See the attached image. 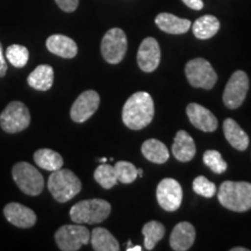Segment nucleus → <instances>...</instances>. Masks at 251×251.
<instances>
[{
	"label": "nucleus",
	"mask_w": 251,
	"mask_h": 251,
	"mask_svg": "<svg viewBox=\"0 0 251 251\" xmlns=\"http://www.w3.org/2000/svg\"><path fill=\"white\" fill-rule=\"evenodd\" d=\"M155 107L148 92H136L128 98L122 108V121L129 129L140 130L151 124Z\"/></svg>",
	"instance_id": "f257e3e1"
},
{
	"label": "nucleus",
	"mask_w": 251,
	"mask_h": 251,
	"mask_svg": "<svg viewBox=\"0 0 251 251\" xmlns=\"http://www.w3.org/2000/svg\"><path fill=\"white\" fill-rule=\"evenodd\" d=\"M219 201L227 209L247 212L251 208V183L247 181H224L218 192Z\"/></svg>",
	"instance_id": "f03ea898"
},
{
	"label": "nucleus",
	"mask_w": 251,
	"mask_h": 251,
	"mask_svg": "<svg viewBox=\"0 0 251 251\" xmlns=\"http://www.w3.org/2000/svg\"><path fill=\"white\" fill-rule=\"evenodd\" d=\"M111 203L102 199H89L77 202L70 209V218L75 224L97 225L105 221L111 214Z\"/></svg>",
	"instance_id": "7ed1b4c3"
},
{
	"label": "nucleus",
	"mask_w": 251,
	"mask_h": 251,
	"mask_svg": "<svg viewBox=\"0 0 251 251\" xmlns=\"http://www.w3.org/2000/svg\"><path fill=\"white\" fill-rule=\"evenodd\" d=\"M48 188L58 202H67L75 198L81 190V181L68 169H58L49 176Z\"/></svg>",
	"instance_id": "20e7f679"
},
{
	"label": "nucleus",
	"mask_w": 251,
	"mask_h": 251,
	"mask_svg": "<svg viewBox=\"0 0 251 251\" xmlns=\"http://www.w3.org/2000/svg\"><path fill=\"white\" fill-rule=\"evenodd\" d=\"M12 177L18 187L30 197L39 196L45 188L43 176L35 166L27 162L17 163L12 169Z\"/></svg>",
	"instance_id": "39448f33"
},
{
	"label": "nucleus",
	"mask_w": 251,
	"mask_h": 251,
	"mask_svg": "<svg viewBox=\"0 0 251 251\" xmlns=\"http://www.w3.org/2000/svg\"><path fill=\"white\" fill-rule=\"evenodd\" d=\"M185 74L188 83L193 87L211 90L218 80V75L211 63L203 58H193L187 62L185 67Z\"/></svg>",
	"instance_id": "423d86ee"
},
{
	"label": "nucleus",
	"mask_w": 251,
	"mask_h": 251,
	"mask_svg": "<svg viewBox=\"0 0 251 251\" xmlns=\"http://www.w3.org/2000/svg\"><path fill=\"white\" fill-rule=\"evenodd\" d=\"M91 233L85 226L75 224L65 225L56 231L55 241L59 250L77 251L90 242Z\"/></svg>",
	"instance_id": "0eeeda50"
},
{
	"label": "nucleus",
	"mask_w": 251,
	"mask_h": 251,
	"mask_svg": "<svg viewBox=\"0 0 251 251\" xmlns=\"http://www.w3.org/2000/svg\"><path fill=\"white\" fill-rule=\"evenodd\" d=\"M30 124V114L28 107L21 101L9 102L0 114V126L8 134L20 133Z\"/></svg>",
	"instance_id": "6e6552de"
},
{
	"label": "nucleus",
	"mask_w": 251,
	"mask_h": 251,
	"mask_svg": "<svg viewBox=\"0 0 251 251\" xmlns=\"http://www.w3.org/2000/svg\"><path fill=\"white\" fill-rule=\"evenodd\" d=\"M127 36L120 28H112L101 40V55L109 64L120 63L127 52Z\"/></svg>",
	"instance_id": "1a4fd4ad"
},
{
	"label": "nucleus",
	"mask_w": 251,
	"mask_h": 251,
	"mask_svg": "<svg viewBox=\"0 0 251 251\" xmlns=\"http://www.w3.org/2000/svg\"><path fill=\"white\" fill-rule=\"evenodd\" d=\"M249 90V77L244 71H235L229 78L224 92L226 107L235 109L242 105Z\"/></svg>",
	"instance_id": "9d476101"
},
{
	"label": "nucleus",
	"mask_w": 251,
	"mask_h": 251,
	"mask_svg": "<svg viewBox=\"0 0 251 251\" xmlns=\"http://www.w3.org/2000/svg\"><path fill=\"white\" fill-rule=\"evenodd\" d=\"M157 201L163 209L175 212L179 208L183 200V190L179 181L172 178H165L158 184L156 191Z\"/></svg>",
	"instance_id": "9b49d317"
},
{
	"label": "nucleus",
	"mask_w": 251,
	"mask_h": 251,
	"mask_svg": "<svg viewBox=\"0 0 251 251\" xmlns=\"http://www.w3.org/2000/svg\"><path fill=\"white\" fill-rule=\"evenodd\" d=\"M100 105V97L98 92L93 90H87L76 99L70 111L72 121L77 124H83L89 120L97 112Z\"/></svg>",
	"instance_id": "f8f14e48"
},
{
	"label": "nucleus",
	"mask_w": 251,
	"mask_h": 251,
	"mask_svg": "<svg viewBox=\"0 0 251 251\" xmlns=\"http://www.w3.org/2000/svg\"><path fill=\"white\" fill-rule=\"evenodd\" d=\"M161 62V49L153 37H147L140 45L137 51V64L144 72H152Z\"/></svg>",
	"instance_id": "ddd939ff"
},
{
	"label": "nucleus",
	"mask_w": 251,
	"mask_h": 251,
	"mask_svg": "<svg viewBox=\"0 0 251 251\" xmlns=\"http://www.w3.org/2000/svg\"><path fill=\"white\" fill-rule=\"evenodd\" d=\"M186 114L191 124L205 133H212L218 128L219 124L215 115L199 103H190L186 107Z\"/></svg>",
	"instance_id": "4468645a"
},
{
	"label": "nucleus",
	"mask_w": 251,
	"mask_h": 251,
	"mask_svg": "<svg viewBox=\"0 0 251 251\" xmlns=\"http://www.w3.org/2000/svg\"><path fill=\"white\" fill-rule=\"evenodd\" d=\"M4 215L9 224L18 228H30L36 224V214L29 207L19 202H9L5 206Z\"/></svg>",
	"instance_id": "2eb2a0df"
},
{
	"label": "nucleus",
	"mask_w": 251,
	"mask_h": 251,
	"mask_svg": "<svg viewBox=\"0 0 251 251\" xmlns=\"http://www.w3.org/2000/svg\"><path fill=\"white\" fill-rule=\"evenodd\" d=\"M196 240V229L190 222H179L176 225L170 236V247L175 251L190 250Z\"/></svg>",
	"instance_id": "dca6fc26"
},
{
	"label": "nucleus",
	"mask_w": 251,
	"mask_h": 251,
	"mask_svg": "<svg viewBox=\"0 0 251 251\" xmlns=\"http://www.w3.org/2000/svg\"><path fill=\"white\" fill-rule=\"evenodd\" d=\"M46 46L51 54L62 58H74L78 52L77 43L70 37L62 35V34L49 36L47 39Z\"/></svg>",
	"instance_id": "f3484780"
},
{
	"label": "nucleus",
	"mask_w": 251,
	"mask_h": 251,
	"mask_svg": "<svg viewBox=\"0 0 251 251\" xmlns=\"http://www.w3.org/2000/svg\"><path fill=\"white\" fill-rule=\"evenodd\" d=\"M196 143L191 135L185 130H179L176 134L172 144V153L175 158L179 162H190L196 156Z\"/></svg>",
	"instance_id": "a211bd4d"
},
{
	"label": "nucleus",
	"mask_w": 251,
	"mask_h": 251,
	"mask_svg": "<svg viewBox=\"0 0 251 251\" xmlns=\"http://www.w3.org/2000/svg\"><path fill=\"white\" fill-rule=\"evenodd\" d=\"M224 133L226 140L238 151H244L249 146V136L233 119L228 118L224 121Z\"/></svg>",
	"instance_id": "6ab92c4d"
},
{
	"label": "nucleus",
	"mask_w": 251,
	"mask_h": 251,
	"mask_svg": "<svg viewBox=\"0 0 251 251\" xmlns=\"http://www.w3.org/2000/svg\"><path fill=\"white\" fill-rule=\"evenodd\" d=\"M155 23L159 29L168 34L179 35L187 33L191 28V21L187 19H181L170 13H161L155 19Z\"/></svg>",
	"instance_id": "aec40b11"
},
{
	"label": "nucleus",
	"mask_w": 251,
	"mask_h": 251,
	"mask_svg": "<svg viewBox=\"0 0 251 251\" xmlns=\"http://www.w3.org/2000/svg\"><path fill=\"white\" fill-rule=\"evenodd\" d=\"M27 81L28 85L37 91H48L54 84V69L48 64H41L31 71Z\"/></svg>",
	"instance_id": "412c9836"
},
{
	"label": "nucleus",
	"mask_w": 251,
	"mask_h": 251,
	"mask_svg": "<svg viewBox=\"0 0 251 251\" xmlns=\"http://www.w3.org/2000/svg\"><path fill=\"white\" fill-rule=\"evenodd\" d=\"M91 244L96 251H119L120 244L107 229L98 227L91 233Z\"/></svg>",
	"instance_id": "4be33fe9"
},
{
	"label": "nucleus",
	"mask_w": 251,
	"mask_h": 251,
	"mask_svg": "<svg viewBox=\"0 0 251 251\" xmlns=\"http://www.w3.org/2000/svg\"><path fill=\"white\" fill-rule=\"evenodd\" d=\"M141 151L147 159L156 164H163L169 159V150L161 141L156 139H149L142 144Z\"/></svg>",
	"instance_id": "5701e85b"
},
{
	"label": "nucleus",
	"mask_w": 251,
	"mask_h": 251,
	"mask_svg": "<svg viewBox=\"0 0 251 251\" xmlns=\"http://www.w3.org/2000/svg\"><path fill=\"white\" fill-rule=\"evenodd\" d=\"M220 29V21L214 15H203L197 19L193 24L192 30L194 36L199 40H208L218 33Z\"/></svg>",
	"instance_id": "b1692460"
},
{
	"label": "nucleus",
	"mask_w": 251,
	"mask_h": 251,
	"mask_svg": "<svg viewBox=\"0 0 251 251\" xmlns=\"http://www.w3.org/2000/svg\"><path fill=\"white\" fill-rule=\"evenodd\" d=\"M34 162L47 171H56L63 166V158L58 152L51 149H40L34 153Z\"/></svg>",
	"instance_id": "393cba45"
},
{
	"label": "nucleus",
	"mask_w": 251,
	"mask_h": 251,
	"mask_svg": "<svg viewBox=\"0 0 251 251\" xmlns=\"http://www.w3.org/2000/svg\"><path fill=\"white\" fill-rule=\"evenodd\" d=\"M144 235V247L147 250H153L155 246L164 237L165 227L158 221H150L142 229Z\"/></svg>",
	"instance_id": "a878e982"
},
{
	"label": "nucleus",
	"mask_w": 251,
	"mask_h": 251,
	"mask_svg": "<svg viewBox=\"0 0 251 251\" xmlns=\"http://www.w3.org/2000/svg\"><path fill=\"white\" fill-rule=\"evenodd\" d=\"M94 179L105 190H111L112 187H114L119 183L114 166L106 164V163H102L96 169Z\"/></svg>",
	"instance_id": "bb28decb"
},
{
	"label": "nucleus",
	"mask_w": 251,
	"mask_h": 251,
	"mask_svg": "<svg viewBox=\"0 0 251 251\" xmlns=\"http://www.w3.org/2000/svg\"><path fill=\"white\" fill-rule=\"evenodd\" d=\"M6 58L15 68H24L29 59V51L25 46L12 45L6 50Z\"/></svg>",
	"instance_id": "cd10ccee"
},
{
	"label": "nucleus",
	"mask_w": 251,
	"mask_h": 251,
	"mask_svg": "<svg viewBox=\"0 0 251 251\" xmlns=\"http://www.w3.org/2000/svg\"><path fill=\"white\" fill-rule=\"evenodd\" d=\"M115 174H117L118 181L122 184H130L135 181L137 176V169L133 163L127 161H120L114 165Z\"/></svg>",
	"instance_id": "c85d7f7f"
},
{
	"label": "nucleus",
	"mask_w": 251,
	"mask_h": 251,
	"mask_svg": "<svg viewBox=\"0 0 251 251\" xmlns=\"http://www.w3.org/2000/svg\"><path fill=\"white\" fill-rule=\"evenodd\" d=\"M203 163L206 166H208L209 169L215 174H224L227 170L228 165L224 158H222L221 153L216 150H207L203 153Z\"/></svg>",
	"instance_id": "c756f323"
},
{
	"label": "nucleus",
	"mask_w": 251,
	"mask_h": 251,
	"mask_svg": "<svg viewBox=\"0 0 251 251\" xmlns=\"http://www.w3.org/2000/svg\"><path fill=\"white\" fill-rule=\"evenodd\" d=\"M192 187L194 192L203 198H212L214 197L216 193L215 184L207 179L203 176H199V177H197L196 179L193 180Z\"/></svg>",
	"instance_id": "7c9ffc66"
},
{
	"label": "nucleus",
	"mask_w": 251,
	"mask_h": 251,
	"mask_svg": "<svg viewBox=\"0 0 251 251\" xmlns=\"http://www.w3.org/2000/svg\"><path fill=\"white\" fill-rule=\"evenodd\" d=\"M55 1L62 11L68 12V13L76 11L79 4V0H55Z\"/></svg>",
	"instance_id": "2f4dec72"
},
{
	"label": "nucleus",
	"mask_w": 251,
	"mask_h": 251,
	"mask_svg": "<svg viewBox=\"0 0 251 251\" xmlns=\"http://www.w3.org/2000/svg\"><path fill=\"white\" fill-rule=\"evenodd\" d=\"M187 7L194 9V11H200L203 7L202 0H181Z\"/></svg>",
	"instance_id": "473e14b6"
},
{
	"label": "nucleus",
	"mask_w": 251,
	"mask_h": 251,
	"mask_svg": "<svg viewBox=\"0 0 251 251\" xmlns=\"http://www.w3.org/2000/svg\"><path fill=\"white\" fill-rule=\"evenodd\" d=\"M7 72V62L5 61L4 52H2V46L0 43V77H4Z\"/></svg>",
	"instance_id": "72a5a7b5"
},
{
	"label": "nucleus",
	"mask_w": 251,
	"mask_h": 251,
	"mask_svg": "<svg viewBox=\"0 0 251 251\" xmlns=\"http://www.w3.org/2000/svg\"><path fill=\"white\" fill-rule=\"evenodd\" d=\"M142 250V247L141 246H135V247H128L127 251H141Z\"/></svg>",
	"instance_id": "f704fd0d"
},
{
	"label": "nucleus",
	"mask_w": 251,
	"mask_h": 251,
	"mask_svg": "<svg viewBox=\"0 0 251 251\" xmlns=\"http://www.w3.org/2000/svg\"><path fill=\"white\" fill-rule=\"evenodd\" d=\"M230 251H249V249H247V248H233V249H230Z\"/></svg>",
	"instance_id": "c9c22d12"
},
{
	"label": "nucleus",
	"mask_w": 251,
	"mask_h": 251,
	"mask_svg": "<svg viewBox=\"0 0 251 251\" xmlns=\"http://www.w3.org/2000/svg\"><path fill=\"white\" fill-rule=\"evenodd\" d=\"M137 176H139V177H142V176H143L142 169H137Z\"/></svg>",
	"instance_id": "e433bc0d"
},
{
	"label": "nucleus",
	"mask_w": 251,
	"mask_h": 251,
	"mask_svg": "<svg viewBox=\"0 0 251 251\" xmlns=\"http://www.w3.org/2000/svg\"><path fill=\"white\" fill-rule=\"evenodd\" d=\"M107 161H108V159L106 158V157H102V158L99 159V162H101V163H106Z\"/></svg>",
	"instance_id": "4c0bfd02"
}]
</instances>
